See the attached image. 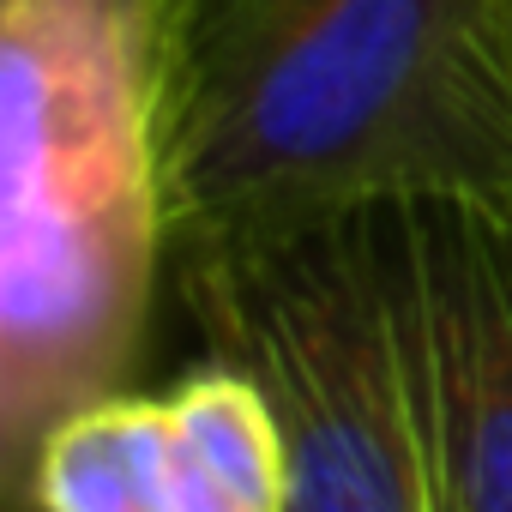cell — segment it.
<instances>
[{"instance_id":"cell-6","label":"cell","mask_w":512,"mask_h":512,"mask_svg":"<svg viewBox=\"0 0 512 512\" xmlns=\"http://www.w3.org/2000/svg\"><path fill=\"white\" fill-rule=\"evenodd\" d=\"M19 512H163L157 392H109L73 410L37 452Z\"/></svg>"},{"instance_id":"cell-1","label":"cell","mask_w":512,"mask_h":512,"mask_svg":"<svg viewBox=\"0 0 512 512\" xmlns=\"http://www.w3.org/2000/svg\"><path fill=\"white\" fill-rule=\"evenodd\" d=\"M169 253L512 193V0H163Z\"/></svg>"},{"instance_id":"cell-5","label":"cell","mask_w":512,"mask_h":512,"mask_svg":"<svg viewBox=\"0 0 512 512\" xmlns=\"http://www.w3.org/2000/svg\"><path fill=\"white\" fill-rule=\"evenodd\" d=\"M163 512H284V446L266 392L205 356L157 392Z\"/></svg>"},{"instance_id":"cell-4","label":"cell","mask_w":512,"mask_h":512,"mask_svg":"<svg viewBox=\"0 0 512 512\" xmlns=\"http://www.w3.org/2000/svg\"><path fill=\"white\" fill-rule=\"evenodd\" d=\"M434 512H512V193L392 205Z\"/></svg>"},{"instance_id":"cell-2","label":"cell","mask_w":512,"mask_h":512,"mask_svg":"<svg viewBox=\"0 0 512 512\" xmlns=\"http://www.w3.org/2000/svg\"><path fill=\"white\" fill-rule=\"evenodd\" d=\"M163 0H0V500L127 392L169 260Z\"/></svg>"},{"instance_id":"cell-3","label":"cell","mask_w":512,"mask_h":512,"mask_svg":"<svg viewBox=\"0 0 512 512\" xmlns=\"http://www.w3.org/2000/svg\"><path fill=\"white\" fill-rule=\"evenodd\" d=\"M205 356L266 392L284 512H434L392 266V205L175 247Z\"/></svg>"}]
</instances>
